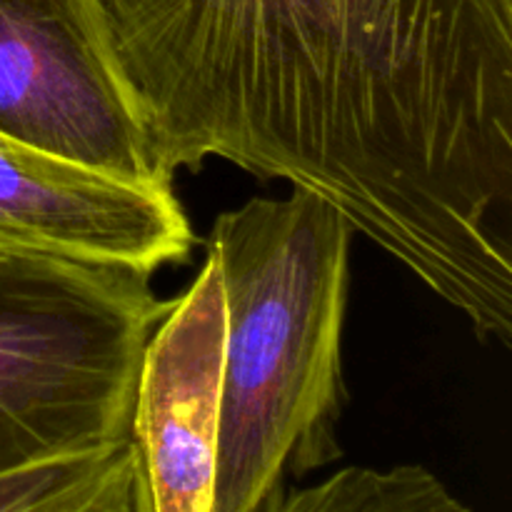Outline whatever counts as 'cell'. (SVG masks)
<instances>
[{
  "label": "cell",
  "instance_id": "cell-1",
  "mask_svg": "<svg viewBox=\"0 0 512 512\" xmlns=\"http://www.w3.org/2000/svg\"><path fill=\"white\" fill-rule=\"evenodd\" d=\"M170 173L318 195L512 343V0H105Z\"/></svg>",
  "mask_w": 512,
  "mask_h": 512
},
{
  "label": "cell",
  "instance_id": "cell-2",
  "mask_svg": "<svg viewBox=\"0 0 512 512\" xmlns=\"http://www.w3.org/2000/svg\"><path fill=\"white\" fill-rule=\"evenodd\" d=\"M353 235L340 210L305 190L248 200L210 230L225 300L215 512H258L288 475L343 453Z\"/></svg>",
  "mask_w": 512,
  "mask_h": 512
},
{
  "label": "cell",
  "instance_id": "cell-3",
  "mask_svg": "<svg viewBox=\"0 0 512 512\" xmlns=\"http://www.w3.org/2000/svg\"><path fill=\"white\" fill-rule=\"evenodd\" d=\"M170 305L125 265L0 253V473L130 438L145 345Z\"/></svg>",
  "mask_w": 512,
  "mask_h": 512
},
{
  "label": "cell",
  "instance_id": "cell-4",
  "mask_svg": "<svg viewBox=\"0 0 512 512\" xmlns=\"http://www.w3.org/2000/svg\"><path fill=\"white\" fill-rule=\"evenodd\" d=\"M0 138L145 188H173L105 0H0Z\"/></svg>",
  "mask_w": 512,
  "mask_h": 512
},
{
  "label": "cell",
  "instance_id": "cell-5",
  "mask_svg": "<svg viewBox=\"0 0 512 512\" xmlns=\"http://www.w3.org/2000/svg\"><path fill=\"white\" fill-rule=\"evenodd\" d=\"M225 300L208 250L145 345L135 385L133 512H215Z\"/></svg>",
  "mask_w": 512,
  "mask_h": 512
},
{
  "label": "cell",
  "instance_id": "cell-6",
  "mask_svg": "<svg viewBox=\"0 0 512 512\" xmlns=\"http://www.w3.org/2000/svg\"><path fill=\"white\" fill-rule=\"evenodd\" d=\"M195 235L173 188H145L0 138V253L38 250L155 275Z\"/></svg>",
  "mask_w": 512,
  "mask_h": 512
},
{
  "label": "cell",
  "instance_id": "cell-7",
  "mask_svg": "<svg viewBox=\"0 0 512 512\" xmlns=\"http://www.w3.org/2000/svg\"><path fill=\"white\" fill-rule=\"evenodd\" d=\"M130 438L0 473V512H133Z\"/></svg>",
  "mask_w": 512,
  "mask_h": 512
},
{
  "label": "cell",
  "instance_id": "cell-8",
  "mask_svg": "<svg viewBox=\"0 0 512 512\" xmlns=\"http://www.w3.org/2000/svg\"><path fill=\"white\" fill-rule=\"evenodd\" d=\"M258 512H473L423 465L343 468L308 488H283Z\"/></svg>",
  "mask_w": 512,
  "mask_h": 512
}]
</instances>
